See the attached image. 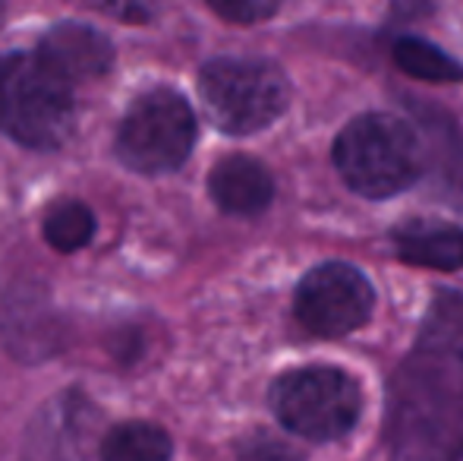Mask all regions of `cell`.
<instances>
[{
	"mask_svg": "<svg viewBox=\"0 0 463 461\" xmlns=\"http://www.w3.org/2000/svg\"><path fill=\"white\" fill-rule=\"evenodd\" d=\"M391 461L463 458V294H441L391 379Z\"/></svg>",
	"mask_w": 463,
	"mask_h": 461,
	"instance_id": "cell-1",
	"label": "cell"
},
{
	"mask_svg": "<svg viewBox=\"0 0 463 461\" xmlns=\"http://www.w3.org/2000/svg\"><path fill=\"white\" fill-rule=\"evenodd\" d=\"M335 165L350 190L369 199L397 197L420 180L426 168L422 136L403 117L363 114L341 130Z\"/></svg>",
	"mask_w": 463,
	"mask_h": 461,
	"instance_id": "cell-2",
	"label": "cell"
},
{
	"mask_svg": "<svg viewBox=\"0 0 463 461\" xmlns=\"http://www.w3.org/2000/svg\"><path fill=\"white\" fill-rule=\"evenodd\" d=\"M76 120L73 82L42 54L0 57V130L19 146L57 149Z\"/></svg>",
	"mask_w": 463,
	"mask_h": 461,
	"instance_id": "cell-3",
	"label": "cell"
},
{
	"mask_svg": "<svg viewBox=\"0 0 463 461\" xmlns=\"http://www.w3.org/2000/svg\"><path fill=\"white\" fill-rule=\"evenodd\" d=\"M199 95L208 117L231 136L271 127L290 105L287 73L262 57H218L199 73Z\"/></svg>",
	"mask_w": 463,
	"mask_h": 461,
	"instance_id": "cell-4",
	"label": "cell"
},
{
	"mask_svg": "<svg viewBox=\"0 0 463 461\" xmlns=\"http://www.w3.org/2000/svg\"><path fill=\"white\" fill-rule=\"evenodd\" d=\"M271 408L290 433L312 443H331L356 427L363 392L341 370L306 367L290 370L271 386Z\"/></svg>",
	"mask_w": 463,
	"mask_h": 461,
	"instance_id": "cell-5",
	"label": "cell"
},
{
	"mask_svg": "<svg viewBox=\"0 0 463 461\" xmlns=\"http://www.w3.org/2000/svg\"><path fill=\"white\" fill-rule=\"evenodd\" d=\"M195 146V114L174 89L139 95L117 130V155L136 174H171Z\"/></svg>",
	"mask_w": 463,
	"mask_h": 461,
	"instance_id": "cell-6",
	"label": "cell"
},
{
	"mask_svg": "<svg viewBox=\"0 0 463 461\" xmlns=\"http://www.w3.org/2000/svg\"><path fill=\"white\" fill-rule=\"evenodd\" d=\"M375 294L369 278L347 263H322L299 282L293 310L303 329L322 339H341L366 326Z\"/></svg>",
	"mask_w": 463,
	"mask_h": 461,
	"instance_id": "cell-7",
	"label": "cell"
},
{
	"mask_svg": "<svg viewBox=\"0 0 463 461\" xmlns=\"http://www.w3.org/2000/svg\"><path fill=\"white\" fill-rule=\"evenodd\" d=\"M38 54L51 63L70 82L98 80L114 63V48L110 42L92 25L82 23H61L42 38Z\"/></svg>",
	"mask_w": 463,
	"mask_h": 461,
	"instance_id": "cell-8",
	"label": "cell"
},
{
	"mask_svg": "<svg viewBox=\"0 0 463 461\" xmlns=\"http://www.w3.org/2000/svg\"><path fill=\"white\" fill-rule=\"evenodd\" d=\"M208 193L231 216H259L275 197V180L252 155H227L208 174Z\"/></svg>",
	"mask_w": 463,
	"mask_h": 461,
	"instance_id": "cell-9",
	"label": "cell"
},
{
	"mask_svg": "<svg viewBox=\"0 0 463 461\" xmlns=\"http://www.w3.org/2000/svg\"><path fill=\"white\" fill-rule=\"evenodd\" d=\"M394 253L422 269H463V228L445 222H410L394 231Z\"/></svg>",
	"mask_w": 463,
	"mask_h": 461,
	"instance_id": "cell-10",
	"label": "cell"
},
{
	"mask_svg": "<svg viewBox=\"0 0 463 461\" xmlns=\"http://www.w3.org/2000/svg\"><path fill=\"white\" fill-rule=\"evenodd\" d=\"M171 437L146 420L114 427L101 443V461H171Z\"/></svg>",
	"mask_w": 463,
	"mask_h": 461,
	"instance_id": "cell-11",
	"label": "cell"
},
{
	"mask_svg": "<svg viewBox=\"0 0 463 461\" xmlns=\"http://www.w3.org/2000/svg\"><path fill=\"white\" fill-rule=\"evenodd\" d=\"M394 63L410 73L413 80H426V82H460L463 80V67L454 57H448L441 48L422 42V38H401L394 44Z\"/></svg>",
	"mask_w": 463,
	"mask_h": 461,
	"instance_id": "cell-12",
	"label": "cell"
},
{
	"mask_svg": "<svg viewBox=\"0 0 463 461\" xmlns=\"http://www.w3.org/2000/svg\"><path fill=\"white\" fill-rule=\"evenodd\" d=\"M44 240L61 253H76L92 240L95 234V216L86 203L80 199H63V203L51 206L48 216L42 222Z\"/></svg>",
	"mask_w": 463,
	"mask_h": 461,
	"instance_id": "cell-13",
	"label": "cell"
},
{
	"mask_svg": "<svg viewBox=\"0 0 463 461\" xmlns=\"http://www.w3.org/2000/svg\"><path fill=\"white\" fill-rule=\"evenodd\" d=\"M284 0H208L214 13L227 23H237V25H252V23H262V19L275 16L278 6Z\"/></svg>",
	"mask_w": 463,
	"mask_h": 461,
	"instance_id": "cell-14",
	"label": "cell"
},
{
	"mask_svg": "<svg viewBox=\"0 0 463 461\" xmlns=\"http://www.w3.org/2000/svg\"><path fill=\"white\" fill-rule=\"evenodd\" d=\"M237 461H303V458L284 439L271 437V433H256V437H250L240 446Z\"/></svg>",
	"mask_w": 463,
	"mask_h": 461,
	"instance_id": "cell-15",
	"label": "cell"
},
{
	"mask_svg": "<svg viewBox=\"0 0 463 461\" xmlns=\"http://www.w3.org/2000/svg\"><path fill=\"white\" fill-rule=\"evenodd\" d=\"M95 4L104 13L127 19V23H146V19H152L161 10L165 0H95Z\"/></svg>",
	"mask_w": 463,
	"mask_h": 461,
	"instance_id": "cell-16",
	"label": "cell"
},
{
	"mask_svg": "<svg viewBox=\"0 0 463 461\" xmlns=\"http://www.w3.org/2000/svg\"><path fill=\"white\" fill-rule=\"evenodd\" d=\"M0 19H4V0H0Z\"/></svg>",
	"mask_w": 463,
	"mask_h": 461,
	"instance_id": "cell-17",
	"label": "cell"
}]
</instances>
